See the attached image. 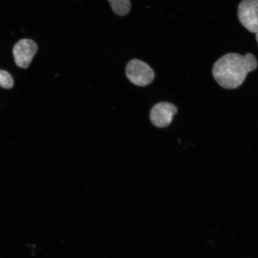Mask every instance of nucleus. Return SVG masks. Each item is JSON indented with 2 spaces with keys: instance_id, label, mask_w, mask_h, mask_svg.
Returning <instances> with one entry per match:
<instances>
[{
  "instance_id": "nucleus-1",
  "label": "nucleus",
  "mask_w": 258,
  "mask_h": 258,
  "mask_svg": "<svg viewBox=\"0 0 258 258\" xmlns=\"http://www.w3.org/2000/svg\"><path fill=\"white\" fill-rule=\"evenodd\" d=\"M257 61L252 53L242 56L237 53L225 54L214 64L212 73L214 79L222 88L234 89L243 85L247 74L255 70Z\"/></svg>"
},
{
  "instance_id": "nucleus-2",
  "label": "nucleus",
  "mask_w": 258,
  "mask_h": 258,
  "mask_svg": "<svg viewBox=\"0 0 258 258\" xmlns=\"http://www.w3.org/2000/svg\"><path fill=\"white\" fill-rule=\"evenodd\" d=\"M125 74L131 83L141 87L149 85L155 77L153 70L147 63L138 59L129 61Z\"/></svg>"
},
{
  "instance_id": "nucleus-3",
  "label": "nucleus",
  "mask_w": 258,
  "mask_h": 258,
  "mask_svg": "<svg viewBox=\"0 0 258 258\" xmlns=\"http://www.w3.org/2000/svg\"><path fill=\"white\" fill-rule=\"evenodd\" d=\"M238 18L247 31L256 34L258 44V0H242L238 7Z\"/></svg>"
},
{
  "instance_id": "nucleus-4",
  "label": "nucleus",
  "mask_w": 258,
  "mask_h": 258,
  "mask_svg": "<svg viewBox=\"0 0 258 258\" xmlns=\"http://www.w3.org/2000/svg\"><path fill=\"white\" fill-rule=\"evenodd\" d=\"M38 45L32 40L24 38L16 43L13 48L15 63L19 68L27 69L38 51Z\"/></svg>"
},
{
  "instance_id": "nucleus-5",
  "label": "nucleus",
  "mask_w": 258,
  "mask_h": 258,
  "mask_svg": "<svg viewBox=\"0 0 258 258\" xmlns=\"http://www.w3.org/2000/svg\"><path fill=\"white\" fill-rule=\"evenodd\" d=\"M177 108L169 102H160L155 105L150 112L151 122L157 127L168 126L173 120V116L177 114Z\"/></svg>"
},
{
  "instance_id": "nucleus-6",
  "label": "nucleus",
  "mask_w": 258,
  "mask_h": 258,
  "mask_svg": "<svg viewBox=\"0 0 258 258\" xmlns=\"http://www.w3.org/2000/svg\"><path fill=\"white\" fill-rule=\"evenodd\" d=\"M108 2L113 12L117 15H126L131 11L130 0H108Z\"/></svg>"
},
{
  "instance_id": "nucleus-7",
  "label": "nucleus",
  "mask_w": 258,
  "mask_h": 258,
  "mask_svg": "<svg viewBox=\"0 0 258 258\" xmlns=\"http://www.w3.org/2000/svg\"><path fill=\"white\" fill-rule=\"evenodd\" d=\"M0 86L7 89H11L14 86V79L11 74L5 70H0Z\"/></svg>"
}]
</instances>
